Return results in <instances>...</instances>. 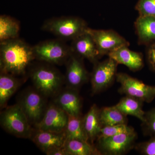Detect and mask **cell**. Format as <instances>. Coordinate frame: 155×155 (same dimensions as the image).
<instances>
[{
  "label": "cell",
  "mask_w": 155,
  "mask_h": 155,
  "mask_svg": "<svg viewBox=\"0 0 155 155\" xmlns=\"http://www.w3.org/2000/svg\"><path fill=\"white\" fill-rule=\"evenodd\" d=\"M35 59L33 48L19 38L1 42V72L19 75Z\"/></svg>",
  "instance_id": "cell-1"
},
{
  "label": "cell",
  "mask_w": 155,
  "mask_h": 155,
  "mask_svg": "<svg viewBox=\"0 0 155 155\" xmlns=\"http://www.w3.org/2000/svg\"><path fill=\"white\" fill-rule=\"evenodd\" d=\"M127 116L115 106L104 107L100 109V120L102 127L127 124Z\"/></svg>",
  "instance_id": "cell-22"
},
{
  "label": "cell",
  "mask_w": 155,
  "mask_h": 155,
  "mask_svg": "<svg viewBox=\"0 0 155 155\" xmlns=\"http://www.w3.org/2000/svg\"><path fill=\"white\" fill-rule=\"evenodd\" d=\"M137 138V133L134 131L98 138L96 147L101 155H124L135 148Z\"/></svg>",
  "instance_id": "cell-8"
},
{
  "label": "cell",
  "mask_w": 155,
  "mask_h": 155,
  "mask_svg": "<svg viewBox=\"0 0 155 155\" xmlns=\"http://www.w3.org/2000/svg\"><path fill=\"white\" fill-rule=\"evenodd\" d=\"M31 78L35 88L46 97H55L61 91L65 78L50 65H40L34 68Z\"/></svg>",
  "instance_id": "cell-2"
},
{
  "label": "cell",
  "mask_w": 155,
  "mask_h": 155,
  "mask_svg": "<svg viewBox=\"0 0 155 155\" xmlns=\"http://www.w3.org/2000/svg\"><path fill=\"white\" fill-rule=\"evenodd\" d=\"M78 91L69 88L61 90L55 97L54 103L69 116H81L82 102Z\"/></svg>",
  "instance_id": "cell-14"
},
{
  "label": "cell",
  "mask_w": 155,
  "mask_h": 155,
  "mask_svg": "<svg viewBox=\"0 0 155 155\" xmlns=\"http://www.w3.org/2000/svg\"><path fill=\"white\" fill-rule=\"evenodd\" d=\"M135 131L133 127L127 124H119L112 126H104L100 130L97 138L110 137L124 133H131Z\"/></svg>",
  "instance_id": "cell-25"
},
{
  "label": "cell",
  "mask_w": 155,
  "mask_h": 155,
  "mask_svg": "<svg viewBox=\"0 0 155 155\" xmlns=\"http://www.w3.org/2000/svg\"><path fill=\"white\" fill-rule=\"evenodd\" d=\"M100 109L95 104L93 105L82 118L83 124L88 140L93 144L97 138L102 128L99 117Z\"/></svg>",
  "instance_id": "cell-17"
},
{
  "label": "cell",
  "mask_w": 155,
  "mask_h": 155,
  "mask_svg": "<svg viewBox=\"0 0 155 155\" xmlns=\"http://www.w3.org/2000/svg\"><path fill=\"white\" fill-rule=\"evenodd\" d=\"M116 79L120 84L119 92L143 102L150 103L155 98V86L148 85L125 73H117Z\"/></svg>",
  "instance_id": "cell-7"
},
{
  "label": "cell",
  "mask_w": 155,
  "mask_h": 155,
  "mask_svg": "<svg viewBox=\"0 0 155 155\" xmlns=\"http://www.w3.org/2000/svg\"><path fill=\"white\" fill-rule=\"evenodd\" d=\"M20 24L16 19L6 15L0 16V42L18 38Z\"/></svg>",
  "instance_id": "cell-21"
},
{
  "label": "cell",
  "mask_w": 155,
  "mask_h": 155,
  "mask_svg": "<svg viewBox=\"0 0 155 155\" xmlns=\"http://www.w3.org/2000/svg\"><path fill=\"white\" fill-rule=\"evenodd\" d=\"M36 129L31 138L45 153L53 148L64 146L67 140L64 131L57 132Z\"/></svg>",
  "instance_id": "cell-15"
},
{
  "label": "cell",
  "mask_w": 155,
  "mask_h": 155,
  "mask_svg": "<svg viewBox=\"0 0 155 155\" xmlns=\"http://www.w3.org/2000/svg\"><path fill=\"white\" fill-rule=\"evenodd\" d=\"M86 31L93 39L101 57L121 47L129 45L128 41L114 30H97L87 27Z\"/></svg>",
  "instance_id": "cell-10"
},
{
  "label": "cell",
  "mask_w": 155,
  "mask_h": 155,
  "mask_svg": "<svg viewBox=\"0 0 155 155\" xmlns=\"http://www.w3.org/2000/svg\"><path fill=\"white\" fill-rule=\"evenodd\" d=\"M45 153L47 155H68L64 146L53 148L48 150Z\"/></svg>",
  "instance_id": "cell-29"
},
{
  "label": "cell",
  "mask_w": 155,
  "mask_h": 155,
  "mask_svg": "<svg viewBox=\"0 0 155 155\" xmlns=\"http://www.w3.org/2000/svg\"><path fill=\"white\" fill-rule=\"evenodd\" d=\"M64 147L68 155H101L96 147L89 142L80 140H67Z\"/></svg>",
  "instance_id": "cell-23"
},
{
  "label": "cell",
  "mask_w": 155,
  "mask_h": 155,
  "mask_svg": "<svg viewBox=\"0 0 155 155\" xmlns=\"http://www.w3.org/2000/svg\"><path fill=\"white\" fill-rule=\"evenodd\" d=\"M118 64L112 58L95 63L91 76V89L94 94L108 88L116 78Z\"/></svg>",
  "instance_id": "cell-9"
},
{
  "label": "cell",
  "mask_w": 155,
  "mask_h": 155,
  "mask_svg": "<svg viewBox=\"0 0 155 155\" xmlns=\"http://www.w3.org/2000/svg\"><path fill=\"white\" fill-rule=\"evenodd\" d=\"M87 27L86 22L81 18L67 16L48 19L41 28L63 40L72 41L85 32Z\"/></svg>",
  "instance_id": "cell-3"
},
{
  "label": "cell",
  "mask_w": 155,
  "mask_h": 155,
  "mask_svg": "<svg viewBox=\"0 0 155 155\" xmlns=\"http://www.w3.org/2000/svg\"><path fill=\"white\" fill-rule=\"evenodd\" d=\"M68 117V114L54 103L48 106L42 119L35 127L38 130L64 132Z\"/></svg>",
  "instance_id": "cell-12"
},
{
  "label": "cell",
  "mask_w": 155,
  "mask_h": 155,
  "mask_svg": "<svg viewBox=\"0 0 155 155\" xmlns=\"http://www.w3.org/2000/svg\"><path fill=\"white\" fill-rule=\"evenodd\" d=\"M10 73L1 72L0 106L5 107L8 101L19 87V80Z\"/></svg>",
  "instance_id": "cell-19"
},
{
  "label": "cell",
  "mask_w": 155,
  "mask_h": 155,
  "mask_svg": "<svg viewBox=\"0 0 155 155\" xmlns=\"http://www.w3.org/2000/svg\"><path fill=\"white\" fill-rule=\"evenodd\" d=\"M136 8L140 15L155 17V0H139Z\"/></svg>",
  "instance_id": "cell-27"
},
{
  "label": "cell",
  "mask_w": 155,
  "mask_h": 155,
  "mask_svg": "<svg viewBox=\"0 0 155 155\" xmlns=\"http://www.w3.org/2000/svg\"><path fill=\"white\" fill-rule=\"evenodd\" d=\"M135 26L140 42L155 39V17L140 15L136 21Z\"/></svg>",
  "instance_id": "cell-20"
},
{
  "label": "cell",
  "mask_w": 155,
  "mask_h": 155,
  "mask_svg": "<svg viewBox=\"0 0 155 155\" xmlns=\"http://www.w3.org/2000/svg\"><path fill=\"white\" fill-rule=\"evenodd\" d=\"M67 126L64 130L67 140L77 139L88 142L81 116H69Z\"/></svg>",
  "instance_id": "cell-24"
},
{
  "label": "cell",
  "mask_w": 155,
  "mask_h": 155,
  "mask_svg": "<svg viewBox=\"0 0 155 155\" xmlns=\"http://www.w3.org/2000/svg\"><path fill=\"white\" fill-rule=\"evenodd\" d=\"M45 96L36 89H28L20 95L17 104L21 107L31 125L36 126L46 110Z\"/></svg>",
  "instance_id": "cell-6"
},
{
  "label": "cell",
  "mask_w": 155,
  "mask_h": 155,
  "mask_svg": "<svg viewBox=\"0 0 155 155\" xmlns=\"http://www.w3.org/2000/svg\"><path fill=\"white\" fill-rule=\"evenodd\" d=\"M70 48L72 53L94 64L101 57L93 39L86 31L72 40Z\"/></svg>",
  "instance_id": "cell-13"
},
{
  "label": "cell",
  "mask_w": 155,
  "mask_h": 155,
  "mask_svg": "<svg viewBox=\"0 0 155 155\" xmlns=\"http://www.w3.org/2000/svg\"><path fill=\"white\" fill-rule=\"evenodd\" d=\"M83 58L72 53L67 61L65 82L67 88L78 90L89 78L82 59Z\"/></svg>",
  "instance_id": "cell-11"
},
{
  "label": "cell",
  "mask_w": 155,
  "mask_h": 155,
  "mask_svg": "<svg viewBox=\"0 0 155 155\" xmlns=\"http://www.w3.org/2000/svg\"><path fill=\"white\" fill-rule=\"evenodd\" d=\"M32 48L35 59L50 64H66L72 53L70 46L59 38L40 42Z\"/></svg>",
  "instance_id": "cell-4"
},
{
  "label": "cell",
  "mask_w": 155,
  "mask_h": 155,
  "mask_svg": "<svg viewBox=\"0 0 155 155\" xmlns=\"http://www.w3.org/2000/svg\"><path fill=\"white\" fill-rule=\"evenodd\" d=\"M141 127L145 135L150 137L155 136V107L146 112Z\"/></svg>",
  "instance_id": "cell-26"
},
{
  "label": "cell",
  "mask_w": 155,
  "mask_h": 155,
  "mask_svg": "<svg viewBox=\"0 0 155 155\" xmlns=\"http://www.w3.org/2000/svg\"><path fill=\"white\" fill-rule=\"evenodd\" d=\"M143 103L140 100L125 96L115 106L124 115L134 116L142 122L144 121L146 113L143 110Z\"/></svg>",
  "instance_id": "cell-18"
},
{
  "label": "cell",
  "mask_w": 155,
  "mask_h": 155,
  "mask_svg": "<svg viewBox=\"0 0 155 155\" xmlns=\"http://www.w3.org/2000/svg\"><path fill=\"white\" fill-rule=\"evenodd\" d=\"M127 46L118 48L108 54L118 64L125 65L132 71L140 70L143 67L142 56L140 53L129 49Z\"/></svg>",
  "instance_id": "cell-16"
},
{
  "label": "cell",
  "mask_w": 155,
  "mask_h": 155,
  "mask_svg": "<svg viewBox=\"0 0 155 155\" xmlns=\"http://www.w3.org/2000/svg\"><path fill=\"white\" fill-rule=\"evenodd\" d=\"M136 150L144 155H155V136L148 140L136 144Z\"/></svg>",
  "instance_id": "cell-28"
},
{
  "label": "cell",
  "mask_w": 155,
  "mask_h": 155,
  "mask_svg": "<svg viewBox=\"0 0 155 155\" xmlns=\"http://www.w3.org/2000/svg\"><path fill=\"white\" fill-rule=\"evenodd\" d=\"M148 59L151 67L155 70V45L150 48L149 51Z\"/></svg>",
  "instance_id": "cell-30"
},
{
  "label": "cell",
  "mask_w": 155,
  "mask_h": 155,
  "mask_svg": "<svg viewBox=\"0 0 155 155\" xmlns=\"http://www.w3.org/2000/svg\"><path fill=\"white\" fill-rule=\"evenodd\" d=\"M0 122L6 131L17 137L31 138L33 134L31 125L17 104L6 108L1 113Z\"/></svg>",
  "instance_id": "cell-5"
}]
</instances>
